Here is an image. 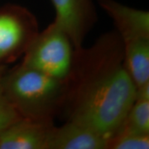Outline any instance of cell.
Returning <instances> with one entry per match:
<instances>
[{"label": "cell", "instance_id": "obj_3", "mask_svg": "<svg viewBox=\"0 0 149 149\" xmlns=\"http://www.w3.org/2000/svg\"><path fill=\"white\" fill-rule=\"evenodd\" d=\"M112 19L123 48L124 61L139 88L149 83V13L116 0H97Z\"/></svg>", "mask_w": 149, "mask_h": 149}, {"label": "cell", "instance_id": "obj_11", "mask_svg": "<svg viewBox=\"0 0 149 149\" xmlns=\"http://www.w3.org/2000/svg\"><path fill=\"white\" fill-rule=\"evenodd\" d=\"M6 68L7 65H0V130L20 118L18 114L6 100L5 96L3 93L1 80Z\"/></svg>", "mask_w": 149, "mask_h": 149}, {"label": "cell", "instance_id": "obj_8", "mask_svg": "<svg viewBox=\"0 0 149 149\" xmlns=\"http://www.w3.org/2000/svg\"><path fill=\"white\" fill-rule=\"evenodd\" d=\"M108 140L95 130L74 121L53 125L48 134L46 149H107Z\"/></svg>", "mask_w": 149, "mask_h": 149}, {"label": "cell", "instance_id": "obj_1", "mask_svg": "<svg viewBox=\"0 0 149 149\" xmlns=\"http://www.w3.org/2000/svg\"><path fill=\"white\" fill-rule=\"evenodd\" d=\"M116 31L90 47L75 50L61 114L95 130L109 141L121 126L137 95Z\"/></svg>", "mask_w": 149, "mask_h": 149}, {"label": "cell", "instance_id": "obj_9", "mask_svg": "<svg viewBox=\"0 0 149 149\" xmlns=\"http://www.w3.org/2000/svg\"><path fill=\"white\" fill-rule=\"evenodd\" d=\"M118 130L149 134V83L138 88L136 98Z\"/></svg>", "mask_w": 149, "mask_h": 149}, {"label": "cell", "instance_id": "obj_2", "mask_svg": "<svg viewBox=\"0 0 149 149\" xmlns=\"http://www.w3.org/2000/svg\"><path fill=\"white\" fill-rule=\"evenodd\" d=\"M1 83L6 100L22 118L54 122L61 114L67 80L56 79L19 63L6 68Z\"/></svg>", "mask_w": 149, "mask_h": 149}, {"label": "cell", "instance_id": "obj_6", "mask_svg": "<svg viewBox=\"0 0 149 149\" xmlns=\"http://www.w3.org/2000/svg\"><path fill=\"white\" fill-rule=\"evenodd\" d=\"M55 20L70 37L75 49L83 47L85 37L97 21L93 0H51Z\"/></svg>", "mask_w": 149, "mask_h": 149}, {"label": "cell", "instance_id": "obj_10", "mask_svg": "<svg viewBox=\"0 0 149 149\" xmlns=\"http://www.w3.org/2000/svg\"><path fill=\"white\" fill-rule=\"evenodd\" d=\"M149 134L118 130L108 141L107 149H148Z\"/></svg>", "mask_w": 149, "mask_h": 149}, {"label": "cell", "instance_id": "obj_7", "mask_svg": "<svg viewBox=\"0 0 149 149\" xmlns=\"http://www.w3.org/2000/svg\"><path fill=\"white\" fill-rule=\"evenodd\" d=\"M53 125L20 118L0 130V149H46Z\"/></svg>", "mask_w": 149, "mask_h": 149}, {"label": "cell", "instance_id": "obj_4", "mask_svg": "<svg viewBox=\"0 0 149 149\" xmlns=\"http://www.w3.org/2000/svg\"><path fill=\"white\" fill-rule=\"evenodd\" d=\"M75 47L69 35L56 21L38 32L20 63L59 80L68 79Z\"/></svg>", "mask_w": 149, "mask_h": 149}, {"label": "cell", "instance_id": "obj_5", "mask_svg": "<svg viewBox=\"0 0 149 149\" xmlns=\"http://www.w3.org/2000/svg\"><path fill=\"white\" fill-rule=\"evenodd\" d=\"M39 32L37 17L26 7L8 3L0 8V65L23 56Z\"/></svg>", "mask_w": 149, "mask_h": 149}]
</instances>
